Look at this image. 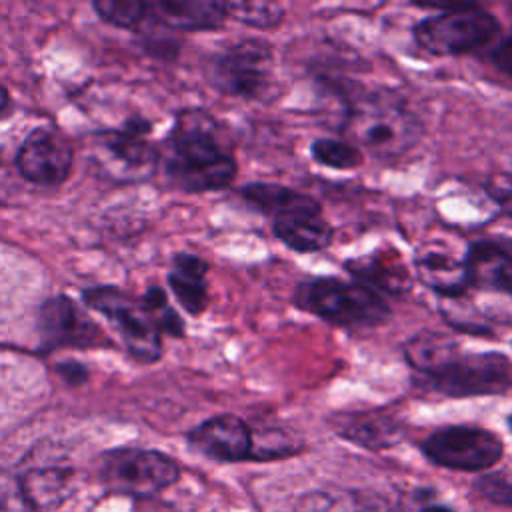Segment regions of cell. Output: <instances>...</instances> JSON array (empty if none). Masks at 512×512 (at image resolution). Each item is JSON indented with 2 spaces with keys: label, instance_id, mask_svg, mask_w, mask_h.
I'll return each mask as SVG.
<instances>
[{
  "label": "cell",
  "instance_id": "obj_1",
  "mask_svg": "<svg viewBox=\"0 0 512 512\" xmlns=\"http://www.w3.org/2000/svg\"><path fill=\"white\" fill-rule=\"evenodd\" d=\"M164 172L184 192L228 188L238 160L224 126L206 110H182L158 152Z\"/></svg>",
  "mask_w": 512,
  "mask_h": 512
},
{
  "label": "cell",
  "instance_id": "obj_2",
  "mask_svg": "<svg viewBox=\"0 0 512 512\" xmlns=\"http://www.w3.org/2000/svg\"><path fill=\"white\" fill-rule=\"evenodd\" d=\"M340 132L374 158L390 160L406 154L420 140L422 120L404 96L380 88L346 102Z\"/></svg>",
  "mask_w": 512,
  "mask_h": 512
},
{
  "label": "cell",
  "instance_id": "obj_3",
  "mask_svg": "<svg viewBox=\"0 0 512 512\" xmlns=\"http://www.w3.org/2000/svg\"><path fill=\"white\" fill-rule=\"evenodd\" d=\"M292 304L340 328H374L388 322L392 310L376 290L338 276H312L294 286Z\"/></svg>",
  "mask_w": 512,
  "mask_h": 512
},
{
  "label": "cell",
  "instance_id": "obj_4",
  "mask_svg": "<svg viewBox=\"0 0 512 512\" xmlns=\"http://www.w3.org/2000/svg\"><path fill=\"white\" fill-rule=\"evenodd\" d=\"M500 22L478 4H458L418 20L412 28L414 42L432 56H462L496 40Z\"/></svg>",
  "mask_w": 512,
  "mask_h": 512
},
{
  "label": "cell",
  "instance_id": "obj_5",
  "mask_svg": "<svg viewBox=\"0 0 512 512\" xmlns=\"http://www.w3.org/2000/svg\"><path fill=\"white\" fill-rule=\"evenodd\" d=\"M210 84L226 96L264 100L276 84L274 46L262 38H242L208 62Z\"/></svg>",
  "mask_w": 512,
  "mask_h": 512
},
{
  "label": "cell",
  "instance_id": "obj_6",
  "mask_svg": "<svg viewBox=\"0 0 512 512\" xmlns=\"http://www.w3.org/2000/svg\"><path fill=\"white\" fill-rule=\"evenodd\" d=\"M416 382L446 398L498 396L512 390V358L504 352H458Z\"/></svg>",
  "mask_w": 512,
  "mask_h": 512
},
{
  "label": "cell",
  "instance_id": "obj_7",
  "mask_svg": "<svg viewBox=\"0 0 512 512\" xmlns=\"http://www.w3.org/2000/svg\"><path fill=\"white\" fill-rule=\"evenodd\" d=\"M100 482L116 494L152 496L180 478V466L164 452L148 448L108 450L98 466Z\"/></svg>",
  "mask_w": 512,
  "mask_h": 512
},
{
  "label": "cell",
  "instance_id": "obj_8",
  "mask_svg": "<svg viewBox=\"0 0 512 512\" xmlns=\"http://www.w3.org/2000/svg\"><path fill=\"white\" fill-rule=\"evenodd\" d=\"M436 466L460 472H482L496 466L504 454L502 438L482 426L450 424L432 430L420 444Z\"/></svg>",
  "mask_w": 512,
  "mask_h": 512
},
{
  "label": "cell",
  "instance_id": "obj_9",
  "mask_svg": "<svg viewBox=\"0 0 512 512\" xmlns=\"http://www.w3.org/2000/svg\"><path fill=\"white\" fill-rule=\"evenodd\" d=\"M84 302L106 316L116 328L130 356L138 362H154L162 354L160 330L148 316L142 302L120 292L118 288L100 286L84 292Z\"/></svg>",
  "mask_w": 512,
  "mask_h": 512
},
{
  "label": "cell",
  "instance_id": "obj_10",
  "mask_svg": "<svg viewBox=\"0 0 512 512\" xmlns=\"http://www.w3.org/2000/svg\"><path fill=\"white\" fill-rule=\"evenodd\" d=\"M72 164V144L52 128H38L30 132L16 154L20 174L40 186L62 184L68 178Z\"/></svg>",
  "mask_w": 512,
  "mask_h": 512
},
{
  "label": "cell",
  "instance_id": "obj_11",
  "mask_svg": "<svg viewBox=\"0 0 512 512\" xmlns=\"http://www.w3.org/2000/svg\"><path fill=\"white\" fill-rule=\"evenodd\" d=\"M194 452L218 462L254 460V432L236 414L212 416L188 432Z\"/></svg>",
  "mask_w": 512,
  "mask_h": 512
},
{
  "label": "cell",
  "instance_id": "obj_12",
  "mask_svg": "<svg viewBox=\"0 0 512 512\" xmlns=\"http://www.w3.org/2000/svg\"><path fill=\"white\" fill-rule=\"evenodd\" d=\"M270 220L276 240L298 254L322 252L334 240V228L326 220L322 204L310 194H306L300 204L276 214Z\"/></svg>",
  "mask_w": 512,
  "mask_h": 512
},
{
  "label": "cell",
  "instance_id": "obj_13",
  "mask_svg": "<svg viewBox=\"0 0 512 512\" xmlns=\"http://www.w3.org/2000/svg\"><path fill=\"white\" fill-rule=\"evenodd\" d=\"M40 336L46 348L108 346L104 332L66 296L44 302L40 310Z\"/></svg>",
  "mask_w": 512,
  "mask_h": 512
},
{
  "label": "cell",
  "instance_id": "obj_14",
  "mask_svg": "<svg viewBox=\"0 0 512 512\" xmlns=\"http://www.w3.org/2000/svg\"><path fill=\"white\" fill-rule=\"evenodd\" d=\"M470 288L496 290L512 296V240L480 238L464 252Z\"/></svg>",
  "mask_w": 512,
  "mask_h": 512
},
{
  "label": "cell",
  "instance_id": "obj_15",
  "mask_svg": "<svg viewBox=\"0 0 512 512\" xmlns=\"http://www.w3.org/2000/svg\"><path fill=\"white\" fill-rule=\"evenodd\" d=\"M150 124L136 120V126H126L118 132H108L98 138V148L102 156L108 158L114 174L124 176H144L152 170L158 160V150L144 138Z\"/></svg>",
  "mask_w": 512,
  "mask_h": 512
},
{
  "label": "cell",
  "instance_id": "obj_16",
  "mask_svg": "<svg viewBox=\"0 0 512 512\" xmlns=\"http://www.w3.org/2000/svg\"><path fill=\"white\" fill-rule=\"evenodd\" d=\"M416 278L442 298L464 296L470 288L464 254L458 256L440 244H426L412 260Z\"/></svg>",
  "mask_w": 512,
  "mask_h": 512
},
{
  "label": "cell",
  "instance_id": "obj_17",
  "mask_svg": "<svg viewBox=\"0 0 512 512\" xmlns=\"http://www.w3.org/2000/svg\"><path fill=\"white\" fill-rule=\"evenodd\" d=\"M334 432L366 450H386L402 440V424L382 410H352L330 416Z\"/></svg>",
  "mask_w": 512,
  "mask_h": 512
},
{
  "label": "cell",
  "instance_id": "obj_18",
  "mask_svg": "<svg viewBox=\"0 0 512 512\" xmlns=\"http://www.w3.org/2000/svg\"><path fill=\"white\" fill-rule=\"evenodd\" d=\"M344 268L356 282L382 296H404L412 290V274L394 248L372 250L370 254L346 260Z\"/></svg>",
  "mask_w": 512,
  "mask_h": 512
},
{
  "label": "cell",
  "instance_id": "obj_19",
  "mask_svg": "<svg viewBox=\"0 0 512 512\" xmlns=\"http://www.w3.org/2000/svg\"><path fill=\"white\" fill-rule=\"evenodd\" d=\"M146 20L176 30H216L228 20V2L162 0L146 2Z\"/></svg>",
  "mask_w": 512,
  "mask_h": 512
},
{
  "label": "cell",
  "instance_id": "obj_20",
  "mask_svg": "<svg viewBox=\"0 0 512 512\" xmlns=\"http://www.w3.org/2000/svg\"><path fill=\"white\" fill-rule=\"evenodd\" d=\"M20 494L30 512H50L72 494V470L62 466H38L18 476Z\"/></svg>",
  "mask_w": 512,
  "mask_h": 512
},
{
  "label": "cell",
  "instance_id": "obj_21",
  "mask_svg": "<svg viewBox=\"0 0 512 512\" xmlns=\"http://www.w3.org/2000/svg\"><path fill=\"white\" fill-rule=\"evenodd\" d=\"M208 264L188 252H180L172 260L168 284L178 304L192 316H198L208 306Z\"/></svg>",
  "mask_w": 512,
  "mask_h": 512
},
{
  "label": "cell",
  "instance_id": "obj_22",
  "mask_svg": "<svg viewBox=\"0 0 512 512\" xmlns=\"http://www.w3.org/2000/svg\"><path fill=\"white\" fill-rule=\"evenodd\" d=\"M460 352L456 338L438 330H420L404 344V360L414 370V378L426 376Z\"/></svg>",
  "mask_w": 512,
  "mask_h": 512
},
{
  "label": "cell",
  "instance_id": "obj_23",
  "mask_svg": "<svg viewBox=\"0 0 512 512\" xmlns=\"http://www.w3.org/2000/svg\"><path fill=\"white\" fill-rule=\"evenodd\" d=\"M292 512H394V508L358 490H312L300 496Z\"/></svg>",
  "mask_w": 512,
  "mask_h": 512
},
{
  "label": "cell",
  "instance_id": "obj_24",
  "mask_svg": "<svg viewBox=\"0 0 512 512\" xmlns=\"http://www.w3.org/2000/svg\"><path fill=\"white\" fill-rule=\"evenodd\" d=\"M238 194L248 206L268 218H274L276 214L300 204L306 198L304 192L292 190L276 182H248L240 186Z\"/></svg>",
  "mask_w": 512,
  "mask_h": 512
},
{
  "label": "cell",
  "instance_id": "obj_25",
  "mask_svg": "<svg viewBox=\"0 0 512 512\" xmlns=\"http://www.w3.org/2000/svg\"><path fill=\"white\" fill-rule=\"evenodd\" d=\"M310 156L316 164L332 170H354L364 162V154L346 138H316L310 144Z\"/></svg>",
  "mask_w": 512,
  "mask_h": 512
},
{
  "label": "cell",
  "instance_id": "obj_26",
  "mask_svg": "<svg viewBox=\"0 0 512 512\" xmlns=\"http://www.w3.org/2000/svg\"><path fill=\"white\" fill-rule=\"evenodd\" d=\"M228 18L258 30H270L284 20V6L276 2H228Z\"/></svg>",
  "mask_w": 512,
  "mask_h": 512
},
{
  "label": "cell",
  "instance_id": "obj_27",
  "mask_svg": "<svg viewBox=\"0 0 512 512\" xmlns=\"http://www.w3.org/2000/svg\"><path fill=\"white\" fill-rule=\"evenodd\" d=\"M394 512H466L456 500L444 496L436 488L418 486L402 494Z\"/></svg>",
  "mask_w": 512,
  "mask_h": 512
},
{
  "label": "cell",
  "instance_id": "obj_28",
  "mask_svg": "<svg viewBox=\"0 0 512 512\" xmlns=\"http://www.w3.org/2000/svg\"><path fill=\"white\" fill-rule=\"evenodd\" d=\"M142 304H144L148 316L152 318V322L156 324V328L160 330V334L166 332V334L176 336V338L184 336V332H186L184 322H182V318L178 316V312L170 306L168 296H166V292H164L162 288L152 286V288L144 294Z\"/></svg>",
  "mask_w": 512,
  "mask_h": 512
},
{
  "label": "cell",
  "instance_id": "obj_29",
  "mask_svg": "<svg viewBox=\"0 0 512 512\" xmlns=\"http://www.w3.org/2000/svg\"><path fill=\"white\" fill-rule=\"evenodd\" d=\"M94 10L102 20L124 28L146 20V2L136 0H98L94 2Z\"/></svg>",
  "mask_w": 512,
  "mask_h": 512
},
{
  "label": "cell",
  "instance_id": "obj_30",
  "mask_svg": "<svg viewBox=\"0 0 512 512\" xmlns=\"http://www.w3.org/2000/svg\"><path fill=\"white\" fill-rule=\"evenodd\" d=\"M476 490L496 502V504H504V506H512V468L506 472H494V474H486L476 482Z\"/></svg>",
  "mask_w": 512,
  "mask_h": 512
},
{
  "label": "cell",
  "instance_id": "obj_31",
  "mask_svg": "<svg viewBox=\"0 0 512 512\" xmlns=\"http://www.w3.org/2000/svg\"><path fill=\"white\" fill-rule=\"evenodd\" d=\"M486 194L506 212L512 214V168L492 176L486 182Z\"/></svg>",
  "mask_w": 512,
  "mask_h": 512
},
{
  "label": "cell",
  "instance_id": "obj_32",
  "mask_svg": "<svg viewBox=\"0 0 512 512\" xmlns=\"http://www.w3.org/2000/svg\"><path fill=\"white\" fill-rule=\"evenodd\" d=\"M14 504H24L20 494L18 476L6 468H0V512H10Z\"/></svg>",
  "mask_w": 512,
  "mask_h": 512
},
{
  "label": "cell",
  "instance_id": "obj_33",
  "mask_svg": "<svg viewBox=\"0 0 512 512\" xmlns=\"http://www.w3.org/2000/svg\"><path fill=\"white\" fill-rule=\"evenodd\" d=\"M490 60L496 70L512 78V34L504 36L490 52Z\"/></svg>",
  "mask_w": 512,
  "mask_h": 512
},
{
  "label": "cell",
  "instance_id": "obj_34",
  "mask_svg": "<svg viewBox=\"0 0 512 512\" xmlns=\"http://www.w3.org/2000/svg\"><path fill=\"white\" fill-rule=\"evenodd\" d=\"M8 106H10V94H8L6 86L0 84V114H4Z\"/></svg>",
  "mask_w": 512,
  "mask_h": 512
},
{
  "label": "cell",
  "instance_id": "obj_35",
  "mask_svg": "<svg viewBox=\"0 0 512 512\" xmlns=\"http://www.w3.org/2000/svg\"><path fill=\"white\" fill-rule=\"evenodd\" d=\"M506 422H508V428H510V430H512V414H510V416H508V420H506Z\"/></svg>",
  "mask_w": 512,
  "mask_h": 512
},
{
  "label": "cell",
  "instance_id": "obj_36",
  "mask_svg": "<svg viewBox=\"0 0 512 512\" xmlns=\"http://www.w3.org/2000/svg\"><path fill=\"white\" fill-rule=\"evenodd\" d=\"M510 12H512V4H510Z\"/></svg>",
  "mask_w": 512,
  "mask_h": 512
}]
</instances>
